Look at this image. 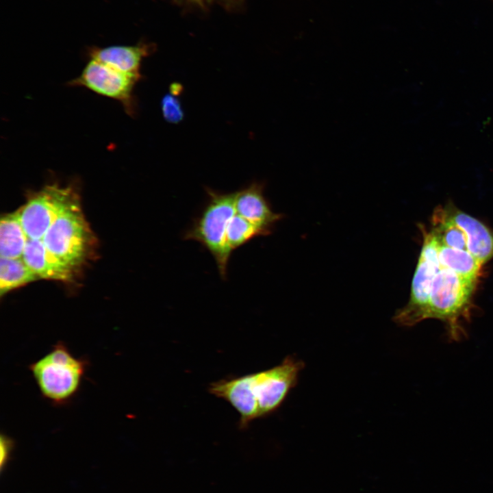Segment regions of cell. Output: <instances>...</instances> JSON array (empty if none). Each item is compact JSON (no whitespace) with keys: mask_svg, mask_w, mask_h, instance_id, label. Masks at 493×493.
Returning <instances> with one entry per match:
<instances>
[{"mask_svg":"<svg viewBox=\"0 0 493 493\" xmlns=\"http://www.w3.org/2000/svg\"><path fill=\"white\" fill-rule=\"evenodd\" d=\"M304 366L303 362L288 355L271 368L214 381L208 392L229 403L239 414V427L246 429L281 407Z\"/></svg>","mask_w":493,"mask_h":493,"instance_id":"6da1fadb","label":"cell"},{"mask_svg":"<svg viewBox=\"0 0 493 493\" xmlns=\"http://www.w3.org/2000/svg\"><path fill=\"white\" fill-rule=\"evenodd\" d=\"M86 358L73 354L58 341L29 366L40 395L56 407L66 405L77 396L88 367Z\"/></svg>","mask_w":493,"mask_h":493,"instance_id":"7a4b0ae2","label":"cell"},{"mask_svg":"<svg viewBox=\"0 0 493 493\" xmlns=\"http://www.w3.org/2000/svg\"><path fill=\"white\" fill-rule=\"evenodd\" d=\"M475 284L446 268H440L434 278L425 318L442 320L449 341H460L467 335L464 322L470 319Z\"/></svg>","mask_w":493,"mask_h":493,"instance_id":"3957f363","label":"cell"},{"mask_svg":"<svg viewBox=\"0 0 493 493\" xmlns=\"http://www.w3.org/2000/svg\"><path fill=\"white\" fill-rule=\"evenodd\" d=\"M205 191L207 201L183 239L198 242L206 249L214 258L220 277L225 280L231 255L226 243V231L236 214V192H221L210 188Z\"/></svg>","mask_w":493,"mask_h":493,"instance_id":"277c9868","label":"cell"},{"mask_svg":"<svg viewBox=\"0 0 493 493\" xmlns=\"http://www.w3.org/2000/svg\"><path fill=\"white\" fill-rule=\"evenodd\" d=\"M90 238L88 224L77 202L53 221L42 240L51 254L75 270L87 257Z\"/></svg>","mask_w":493,"mask_h":493,"instance_id":"5b68a950","label":"cell"},{"mask_svg":"<svg viewBox=\"0 0 493 493\" xmlns=\"http://www.w3.org/2000/svg\"><path fill=\"white\" fill-rule=\"evenodd\" d=\"M439 242L431 233H424L421 252L412 283L407 304L398 309L393 320L402 327H412L425 320V312L434 278L440 270Z\"/></svg>","mask_w":493,"mask_h":493,"instance_id":"8992f818","label":"cell"},{"mask_svg":"<svg viewBox=\"0 0 493 493\" xmlns=\"http://www.w3.org/2000/svg\"><path fill=\"white\" fill-rule=\"evenodd\" d=\"M77 202V193L70 186L63 187L53 184L34 193L18 210L27 238L42 240L53 221Z\"/></svg>","mask_w":493,"mask_h":493,"instance_id":"52a82bcc","label":"cell"},{"mask_svg":"<svg viewBox=\"0 0 493 493\" xmlns=\"http://www.w3.org/2000/svg\"><path fill=\"white\" fill-rule=\"evenodd\" d=\"M140 79L90 59L81 74L68 84L84 87L98 94L116 100L122 104L128 115L134 116L136 111L134 89Z\"/></svg>","mask_w":493,"mask_h":493,"instance_id":"ba28073f","label":"cell"},{"mask_svg":"<svg viewBox=\"0 0 493 493\" xmlns=\"http://www.w3.org/2000/svg\"><path fill=\"white\" fill-rule=\"evenodd\" d=\"M264 184L254 181L236 191L235 208L238 215L249 220L270 235L275 224L283 215L272 210L264 194Z\"/></svg>","mask_w":493,"mask_h":493,"instance_id":"9c48e42d","label":"cell"},{"mask_svg":"<svg viewBox=\"0 0 493 493\" xmlns=\"http://www.w3.org/2000/svg\"><path fill=\"white\" fill-rule=\"evenodd\" d=\"M448 218L465 233L468 251L482 264L493 257V231L478 219L454 207L444 209Z\"/></svg>","mask_w":493,"mask_h":493,"instance_id":"30bf717a","label":"cell"},{"mask_svg":"<svg viewBox=\"0 0 493 493\" xmlns=\"http://www.w3.org/2000/svg\"><path fill=\"white\" fill-rule=\"evenodd\" d=\"M23 260L39 279L71 281L74 270L56 259L46 249L42 240L29 239Z\"/></svg>","mask_w":493,"mask_h":493,"instance_id":"8fae6325","label":"cell"},{"mask_svg":"<svg viewBox=\"0 0 493 493\" xmlns=\"http://www.w3.org/2000/svg\"><path fill=\"white\" fill-rule=\"evenodd\" d=\"M149 49L145 45H114L94 48L89 52L90 59L100 62L120 72L141 79L140 66Z\"/></svg>","mask_w":493,"mask_h":493,"instance_id":"7c38bea8","label":"cell"},{"mask_svg":"<svg viewBox=\"0 0 493 493\" xmlns=\"http://www.w3.org/2000/svg\"><path fill=\"white\" fill-rule=\"evenodd\" d=\"M28 238L22 226L18 211L6 214L0 223V257H22Z\"/></svg>","mask_w":493,"mask_h":493,"instance_id":"4fadbf2b","label":"cell"},{"mask_svg":"<svg viewBox=\"0 0 493 493\" xmlns=\"http://www.w3.org/2000/svg\"><path fill=\"white\" fill-rule=\"evenodd\" d=\"M438 257L441 268L448 269L476 283L482 264L468 251L453 249L439 243Z\"/></svg>","mask_w":493,"mask_h":493,"instance_id":"5bb4252c","label":"cell"},{"mask_svg":"<svg viewBox=\"0 0 493 493\" xmlns=\"http://www.w3.org/2000/svg\"><path fill=\"white\" fill-rule=\"evenodd\" d=\"M39 279L22 257L0 259V295Z\"/></svg>","mask_w":493,"mask_h":493,"instance_id":"9a60e30c","label":"cell"},{"mask_svg":"<svg viewBox=\"0 0 493 493\" xmlns=\"http://www.w3.org/2000/svg\"><path fill=\"white\" fill-rule=\"evenodd\" d=\"M431 233L440 244L455 249L468 251L464 232L447 216L444 209H438L433 217Z\"/></svg>","mask_w":493,"mask_h":493,"instance_id":"2e32d148","label":"cell"},{"mask_svg":"<svg viewBox=\"0 0 493 493\" xmlns=\"http://www.w3.org/2000/svg\"><path fill=\"white\" fill-rule=\"evenodd\" d=\"M268 233L260 227L236 214L230 220L226 231V243L232 253L252 239L266 236Z\"/></svg>","mask_w":493,"mask_h":493,"instance_id":"e0dca14e","label":"cell"},{"mask_svg":"<svg viewBox=\"0 0 493 493\" xmlns=\"http://www.w3.org/2000/svg\"><path fill=\"white\" fill-rule=\"evenodd\" d=\"M176 95L172 92L167 94L161 102L164 119L171 123L180 122L184 116L181 103Z\"/></svg>","mask_w":493,"mask_h":493,"instance_id":"ac0fdd59","label":"cell"}]
</instances>
